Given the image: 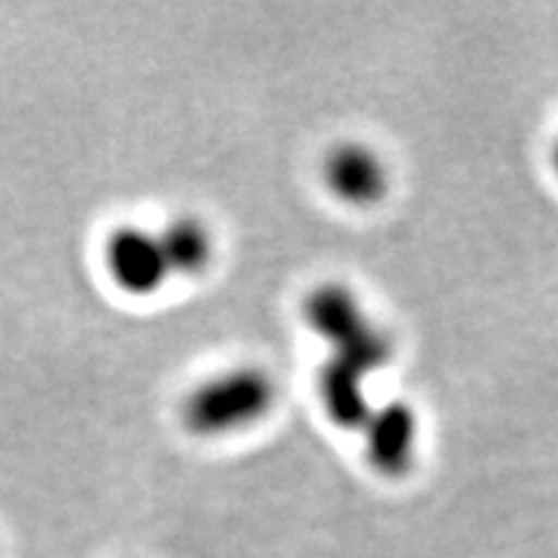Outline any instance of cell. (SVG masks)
Masks as SVG:
<instances>
[{"instance_id":"obj_1","label":"cell","mask_w":558,"mask_h":558,"mask_svg":"<svg viewBox=\"0 0 558 558\" xmlns=\"http://www.w3.org/2000/svg\"><path fill=\"white\" fill-rule=\"evenodd\" d=\"M277 386L262 367H230L184 396L179 418L194 437H222L251 427L275 407Z\"/></svg>"},{"instance_id":"obj_2","label":"cell","mask_w":558,"mask_h":558,"mask_svg":"<svg viewBox=\"0 0 558 558\" xmlns=\"http://www.w3.org/2000/svg\"><path fill=\"white\" fill-rule=\"evenodd\" d=\"M104 264L111 282L135 298H148L171 279L169 262L158 241V230L143 226H120L109 233Z\"/></svg>"},{"instance_id":"obj_3","label":"cell","mask_w":558,"mask_h":558,"mask_svg":"<svg viewBox=\"0 0 558 558\" xmlns=\"http://www.w3.org/2000/svg\"><path fill=\"white\" fill-rule=\"evenodd\" d=\"M329 190L352 205L378 202L388 186V171L373 150L349 145L333 150L324 166Z\"/></svg>"},{"instance_id":"obj_4","label":"cell","mask_w":558,"mask_h":558,"mask_svg":"<svg viewBox=\"0 0 558 558\" xmlns=\"http://www.w3.org/2000/svg\"><path fill=\"white\" fill-rule=\"evenodd\" d=\"M171 277H197L207 271L215 256L213 230L194 215H179L158 230Z\"/></svg>"}]
</instances>
